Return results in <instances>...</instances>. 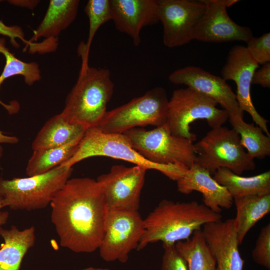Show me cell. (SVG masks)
<instances>
[{"label": "cell", "mask_w": 270, "mask_h": 270, "mask_svg": "<svg viewBox=\"0 0 270 270\" xmlns=\"http://www.w3.org/2000/svg\"><path fill=\"white\" fill-rule=\"evenodd\" d=\"M50 206L51 220L62 246L78 253L98 248L108 210L104 190L96 180L70 178Z\"/></svg>", "instance_id": "1"}, {"label": "cell", "mask_w": 270, "mask_h": 270, "mask_svg": "<svg viewBox=\"0 0 270 270\" xmlns=\"http://www.w3.org/2000/svg\"><path fill=\"white\" fill-rule=\"evenodd\" d=\"M222 217L196 201L162 200L144 220V232L136 250L159 241L162 246L175 244L189 238L206 224L221 220Z\"/></svg>", "instance_id": "2"}, {"label": "cell", "mask_w": 270, "mask_h": 270, "mask_svg": "<svg viewBox=\"0 0 270 270\" xmlns=\"http://www.w3.org/2000/svg\"><path fill=\"white\" fill-rule=\"evenodd\" d=\"M82 60L78 80L68 94L60 114L68 122L87 129L96 126L107 111L114 84L109 70L90 67L88 58Z\"/></svg>", "instance_id": "3"}, {"label": "cell", "mask_w": 270, "mask_h": 270, "mask_svg": "<svg viewBox=\"0 0 270 270\" xmlns=\"http://www.w3.org/2000/svg\"><path fill=\"white\" fill-rule=\"evenodd\" d=\"M96 156L123 160L147 170H156L176 181L188 170L181 165H164L150 162L135 150L124 134L104 132L95 127L86 130L74 153L60 166L70 168L84 159Z\"/></svg>", "instance_id": "4"}, {"label": "cell", "mask_w": 270, "mask_h": 270, "mask_svg": "<svg viewBox=\"0 0 270 270\" xmlns=\"http://www.w3.org/2000/svg\"><path fill=\"white\" fill-rule=\"evenodd\" d=\"M72 170L58 166L39 175L11 180L0 178V198L4 208L27 211L46 208L70 178Z\"/></svg>", "instance_id": "5"}, {"label": "cell", "mask_w": 270, "mask_h": 270, "mask_svg": "<svg viewBox=\"0 0 270 270\" xmlns=\"http://www.w3.org/2000/svg\"><path fill=\"white\" fill-rule=\"evenodd\" d=\"M168 102L165 89L154 88L140 96L107 110L94 127L104 132L124 134L148 125L160 126L166 123Z\"/></svg>", "instance_id": "6"}, {"label": "cell", "mask_w": 270, "mask_h": 270, "mask_svg": "<svg viewBox=\"0 0 270 270\" xmlns=\"http://www.w3.org/2000/svg\"><path fill=\"white\" fill-rule=\"evenodd\" d=\"M195 164L212 175L220 168H226L238 175L256 168L254 160L248 156L240 143L238 133L224 126L212 128L194 144Z\"/></svg>", "instance_id": "7"}, {"label": "cell", "mask_w": 270, "mask_h": 270, "mask_svg": "<svg viewBox=\"0 0 270 270\" xmlns=\"http://www.w3.org/2000/svg\"><path fill=\"white\" fill-rule=\"evenodd\" d=\"M213 98L188 86L174 90L168 100L166 123L172 134L192 142L196 134L190 131V124L206 120L212 128L222 126L229 118L224 110L217 108Z\"/></svg>", "instance_id": "8"}, {"label": "cell", "mask_w": 270, "mask_h": 270, "mask_svg": "<svg viewBox=\"0 0 270 270\" xmlns=\"http://www.w3.org/2000/svg\"><path fill=\"white\" fill-rule=\"evenodd\" d=\"M124 134L135 150L150 162L188 168L194 163L193 142L172 134L167 123L150 130L134 128Z\"/></svg>", "instance_id": "9"}, {"label": "cell", "mask_w": 270, "mask_h": 270, "mask_svg": "<svg viewBox=\"0 0 270 270\" xmlns=\"http://www.w3.org/2000/svg\"><path fill=\"white\" fill-rule=\"evenodd\" d=\"M144 232V220L138 210H108L98 247L100 256L107 262L126 263L130 252L137 249Z\"/></svg>", "instance_id": "10"}, {"label": "cell", "mask_w": 270, "mask_h": 270, "mask_svg": "<svg viewBox=\"0 0 270 270\" xmlns=\"http://www.w3.org/2000/svg\"><path fill=\"white\" fill-rule=\"evenodd\" d=\"M157 3L164 44L173 48L193 40L194 30L206 10L202 0H157Z\"/></svg>", "instance_id": "11"}, {"label": "cell", "mask_w": 270, "mask_h": 270, "mask_svg": "<svg viewBox=\"0 0 270 270\" xmlns=\"http://www.w3.org/2000/svg\"><path fill=\"white\" fill-rule=\"evenodd\" d=\"M146 170L138 166L116 164L97 178L104 190L108 210H138Z\"/></svg>", "instance_id": "12"}, {"label": "cell", "mask_w": 270, "mask_h": 270, "mask_svg": "<svg viewBox=\"0 0 270 270\" xmlns=\"http://www.w3.org/2000/svg\"><path fill=\"white\" fill-rule=\"evenodd\" d=\"M205 11L193 32V40L206 42L242 41L246 43L253 34L250 28L234 22L227 8L238 0H202Z\"/></svg>", "instance_id": "13"}, {"label": "cell", "mask_w": 270, "mask_h": 270, "mask_svg": "<svg viewBox=\"0 0 270 270\" xmlns=\"http://www.w3.org/2000/svg\"><path fill=\"white\" fill-rule=\"evenodd\" d=\"M259 64L252 58L246 47L236 45L230 50L226 61L221 70L222 78L225 81L232 80L237 86L236 98L239 107L248 112L253 121L268 136H270L268 120L260 116L252 100L250 88L254 72Z\"/></svg>", "instance_id": "14"}, {"label": "cell", "mask_w": 270, "mask_h": 270, "mask_svg": "<svg viewBox=\"0 0 270 270\" xmlns=\"http://www.w3.org/2000/svg\"><path fill=\"white\" fill-rule=\"evenodd\" d=\"M168 79L172 84H184L213 98L228 113L229 117L244 118V112L239 107L236 94L221 77L190 66L175 70Z\"/></svg>", "instance_id": "15"}, {"label": "cell", "mask_w": 270, "mask_h": 270, "mask_svg": "<svg viewBox=\"0 0 270 270\" xmlns=\"http://www.w3.org/2000/svg\"><path fill=\"white\" fill-rule=\"evenodd\" d=\"M112 20L116 28L140 45L142 28L159 22L157 0H110Z\"/></svg>", "instance_id": "16"}, {"label": "cell", "mask_w": 270, "mask_h": 270, "mask_svg": "<svg viewBox=\"0 0 270 270\" xmlns=\"http://www.w3.org/2000/svg\"><path fill=\"white\" fill-rule=\"evenodd\" d=\"M202 230L215 260L216 270H242L244 260L238 250L233 219L206 223Z\"/></svg>", "instance_id": "17"}, {"label": "cell", "mask_w": 270, "mask_h": 270, "mask_svg": "<svg viewBox=\"0 0 270 270\" xmlns=\"http://www.w3.org/2000/svg\"><path fill=\"white\" fill-rule=\"evenodd\" d=\"M205 168L194 164L178 180V191L188 194L194 191L202 194L204 204L216 213L232 207L234 198L226 188L217 182Z\"/></svg>", "instance_id": "18"}, {"label": "cell", "mask_w": 270, "mask_h": 270, "mask_svg": "<svg viewBox=\"0 0 270 270\" xmlns=\"http://www.w3.org/2000/svg\"><path fill=\"white\" fill-rule=\"evenodd\" d=\"M80 2L78 0H50L42 20L26 44L28 46L40 38H45L48 40L58 41L56 38L75 20Z\"/></svg>", "instance_id": "19"}, {"label": "cell", "mask_w": 270, "mask_h": 270, "mask_svg": "<svg viewBox=\"0 0 270 270\" xmlns=\"http://www.w3.org/2000/svg\"><path fill=\"white\" fill-rule=\"evenodd\" d=\"M34 226L19 230L15 226L10 229L0 226V236L4 242L0 246V270H20L22 260L36 241Z\"/></svg>", "instance_id": "20"}, {"label": "cell", "mask_w": 270, "mask_h": 270, "mask_svg": "<svg viewBox=\"0 0 270 270\" xmlns=\"http://www.w3.org/2000/svg\"><path fill=\"white\" fill-rule=\"evenodd\" d=\"M82 126L68 122L58 114L44 124L34 140V150L58 147L81 138L86 130Z\"/></svg>", "instance_id": "21"}, {"label": "cell", "mask_w": 270, "mask_h": 270, "mask_svg": "<svg viewBox=\"0 0 270 270\" xmlns=\"http://www.w3.org/2000/svg\"><path fill=\"white\" fill-rule=\"evenodd\" d=\"M234 202L236 213L233 226L240 245L249 230L270 212V194L243 196L234 198Z\"/></svg>", "instance_id": "22"}, {"label": "cell", "mask_w": 270, "mask_h": 270, "mask_svg": "<svg viewBox=\"0 0 270 270\" xmlns=\"http://www.w3.org/2000/svg\"><path fill=\"white\" fill-rule=\"evenodd\" d=\"M212 178L226 188L234 199L248 195L270 194V170L254 176L244 177L228 168H220Z\"/></svg>", "instance_id": "23"}, {"label": "cell", "mask_w": 270, "mask_h": 270, "mask_svg": "<svg viewBox=\"0 0 270 270\" xmlns=\"http://www.w3.org/2000/svg\"><path fill=\"white\" fill-rule=\"evenodd\" d=\"M189 238L178 241L175 246L186 260L188 270H216V262L202 230L194 231Z\"/></svg>", "instance_id": "24"}, {"label": "cell", "mask_w": 270, "mask_h": 270, "mask_svg": "<svg viewBox=\"0 0 270 270\" xmlns=\"http://www.w3.org/2000/svg\"><path fill=\"white\" fill-rule=\"evenodd\" d=\"M81 138L58 147L34 150L26 166L28 176L44 174L66 162L76 152Z\"/></svg>", "instance_id": "25"}, {"label": "cell", "mask_w": 270, "mask_h": 270, "mask_svg": "<svg viewBox=\"0 0 270 270\" xmlns=\"http://www.w3.org/2000/svg\"><path fill=\"white\" fill-rule=\"evenodd\" d=\"M228 119L250 158L262 159L270 155V136L264 134L260 127L246 122L240 116L229 117Z\"/></svg>", "instance_id": "26"}, {"label": "cell", "mask_w": 270, "mask_h": 270, "mask_svg": "<svg viewBox=\"0 0 270 270\" xmlns=\"http://www.w3.org/2000/svg\"><path fill=\"white\" fill-rule=\"evenodd\" d=\"M0 53L6 60L4 66L0 75V86L6 80L16 75L22 76L25 83L30 86L41 79L38 64L34 62H24L16 58L6 46L4 38H0Z\"/></svg>", "instance_id": "27"}, {"label": "cell", "mask_w": 270, "mask_h": 270, "mask_svg": "<svg viewBox=\"0 0 270 270\" xmlns=\"http://www.w3.org/2000/svg\"><path fill=\"white\" fill-rule=\"evenodd\" d=\"M84 11L88 18V35L86 42L81 44L89 54L92 41L98 29L102 25L112 20L110 0H89Z\"/></svg>", "instance_id": "28"}, {"label": "cell", "mask_w": 270, "mask_h": 270, "mask_svg": "<svg viewBox=\"0 0 270 270\" xmlns=\"http://www.w3.org/2000/svg\"><path fill=\"white\" fill-rule=\"evenodd\" d=\"M252 258L256 263L270 269V224L262 227L252 252Z\"/></svg>", "instance_id": "29"}, {"label": "cell", "mask_w": 270, "mask_h": 270, "mask_svg": "<svg viewBox=\"0 0 270 270\" xmlns=\"http://www.w3.org/2000/svg\"><path fill=\"white\" fill-rule=\"evenodd\" d=\"M246 46L252 58L259 64L270 62V33L252 37Z\"/></svg>", "instance_id": "30"}, {"label": "cell", "mask_w": 270, "mask_h": 270, "mask_svg": "<svg viewBox=\"0 0 270 270\" xmlns=\"http://www.w3.org/2000/svg\"><path fill=\"white\" fill-rule=\"evenodd\" d=\"M162 246L164 252L160 270H188L186 260L178 252L175 244Z\"/></svg>", "instance_id": "31"}, {"label": "cell", "mask_w": 270, "mask_h": 270, "mask_svg": "<svg viewBox=\"0 0 270 270\" xmlns=\"http://www.w3.org/2000/svg\"><path fill=\"white\" fill-rule=\"evenodd\" d=\"M0 34L8 36L13 46L18 48L20 44L16 39L22 40L26 44L27 40L24 39V34L21 27L18 26H8L0 20Z\"/></svg>", "instance_id": "32"}, {"label": "cell", "mask_w": 270, "mask_h": 270, "mask_svg": "<svg viewBox=\"0 0 270 270\" xmlns=\"http://www.w3.org/2000/svg\"><path fill=\"white\" fill-rule=\"evenodd\" d=\"M260 84L263 88H270V62L265 64L254 73L252 84Z\"/></svg>", "instance_id": "33"}, {"label": "cell", "mask_w": 270, "mask_h": 270, "mask_svg": "<svg viewBox=\"0 0 270 270\" xmlns=\"http://www.w3.org/2000/svg\"><path fill=\"white\" fill-rule=\"evenodd\" d=\"M10 4L18 6L25 7L33 10L38 4L39 0H11L8 1Z\"/></svg>", "instance_id": "34"}, {"label": "cell", "mask_w": 270, "mask_h": 270, "mask_svg": "<svg viewBox=\"0 0 270 270\" xmlns=\"http://www.w3.org/2000/svg\"><path fill=\"white\" fill-rule=\"evenodd\" d=\"M0 104L10 114L18 112L20 108L18 103L16 101L10 102V104H6L0 100Z\"/></svg>", "instance_id": "35"}, {"label": "cell", "mask_w": 270, "mask_h": 270, "mask_svg": "<svg viewBox=\"0 0 270 270\" xmlns=\"http://www.w3.org/2000/svg\"><path fill=\"white\" fill-rule=\"evenodd\" d=\"M18 138L14 136H10L4 134L0 130V143L14 144L18 142Z\"/></svg>", "instance_id": "36"}, {"label": "cell", "mask_w": 270, "mask_h": 270, "mask_svg": "<svg viewBox=\"0 0 270 270\" xmlns=\"http://www.w3.org/2000/svg\"><path fill=\"white\" fill-rule=\"evenodd\" d=\"M1 200L0 198V210L3 208ZM8 218V212H7L0 211V226L6 224Z\"/></svg>", "instance_id": "37"}, {"label": "cell", "mask_w": 270, "mask_h": 270, "mask_svg": "<svg viewBox=\"0 0 270 270\" xmlns=\"http://www.w3.org/2000/svg\"><path fill=\"white\" fill-rule=\"evenodd\" d=\"M80 270H110L107 268H94V267H88L86 268H82Z\"/></svg>", "instance_id": "38"}, {"label": "cell", "mask_w": 270, "mask_h": 270, "mask_svg": "<svg viewBox=\"0 0 270 270\" xmlns=\"http://www.w3.org/2000/svg\"><path fill=\"white\" fill-rule=\"evenodd\" d=\"M2 146H0V158L2 157Z\"/></svg>", "instance_id": "39"}]
</instances>
